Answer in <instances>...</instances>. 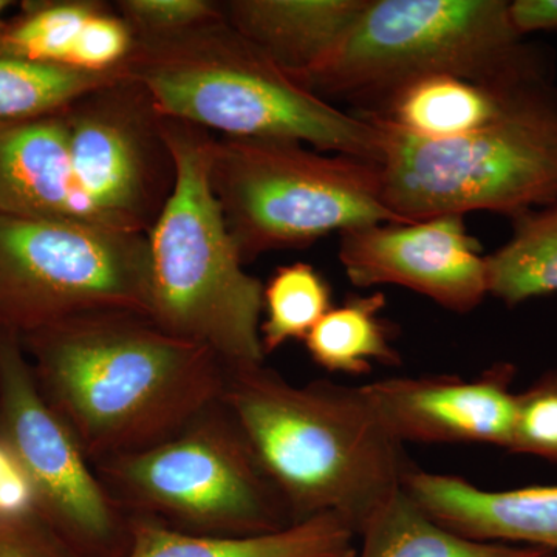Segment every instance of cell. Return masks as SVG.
Returning <instances> with one entry per match:
<instances>
[{
	"label": "cell",
	"instance_id": "23",
	"mask_svg": "<svg viewBox=\"0 0 557 557\" xmlns=\"http://www.w3.org/2000/svg\"><path fill=\"white\" fill-rule=\"evenodd\" d=\"M332 307L327 278L313 265L295 262L278 267L263 285L260 339L265 357L289 341H306Z\"/></svg>",
	"mask_w": 557,
	"mask_h": 557
},
{
	"label": "cell",
	"instance_id": "28",
	"mask_svg": "<svg viewBox=\"0 0 557 557\" xmlns=\"http://www.w3.org/2000/svg\"><path fill=\"white\" fill-rule=\"evenodd\" d=\"M0 557H81L40 516L0 519Z\"/></svg>",
	"mask_w": 557,
	"mask_h": 557
},
{
	"label": "cell",
	"instance_id": "29",
	"mask_svg": "<svg viewBox=\"0 0 557 557\" xmlns=\"http://www.w3.org/2000/svg\"><path fill=\"white\" fill-rule=\"evenodd\" d=\"M38 509V494L30 478L0 440V519L30 518Z\"/></svg>",
	"mask_w": 557,
	"mask_h": 557
},
{
	"label": "cell",
	"instance_id": "15",
	"mask_svg": "<svg viewBox=\"0 0 557 557\" xmlns=\"http://www.w3.org/2000/svg\"><path fill=\"white\" fill-rule=\"evenodd\" d=\"M0 215L97 225L73 175L65 110L0 127Z\"/></svg>",
	"mask_w": 557,
	"mask_h": 557
},
{
	"label": "cell",
	"instance_id": "26",
	"mask_svg": "<svg viewBox=\"0 0 557 557\" xmlns=\"http://www.w3.org/2000/svg\"><path fill=\"white\" fill-rule=\"evenodd\" d=\"M116 13L135 36H170L223 16L222 3L211 0H120Z\"/></svg>",
	"mask_w": 557,
	"mask_h": 557
},
{
	"label": "cell",
	"instance_id": "25",
	"mask_svg": "<svg viewBox=\"0 0 557 557\" xmlns=\"http://www.w3.org/2000/svg\"><path fill=\"white\" fill-rule=\"evenodd\" d=\"M511 454L542 458L557 467V368L518 392Z\"/></svg>",
	"mask_w": 557,
	"mask_h": 557
},
{
	"label": "cell",
	"instance_id": "19",
	"mask_svg": "<svg viewBox=\"0 0 557 557\" xmlns=\"http://www.w3.org/2000/svg\"><path fill=\"white\" fill-rule=\"evenodd\" d=\"M357 557H555L549 549L475 541L454 533L423 511L405 487L361 528Z\"/></svg>",
	"mask_w": 557,
	"mask_h": 557
},
{
	"label": "cell",
	"instance_id": "11",
	"mask_svg": "<svg viewBox=\"0 0 557 557\" xmlns=\"http://www.w3.org/2000/svg\"><path fill=\"white\" fill-rule=\"evenodd\" d=\"M73 175L91 219L104 228L148 234L175 183L161 115L129 78L65 110Z\"/></svg>",
	"mask_w": 557,
	"mask_h": 557
},
{
	"label": "cell",
	"instance_id": "10",
	"mask_svg": "<svg viewBox=\"0 0 557 557\" xmlns=\"http://www.w3.org/2000/svg\"><path fill=\"white\" fill-rule=\"evenodd\" d=\"M0 440L27 472L39 516L81 557H123L131 518L38 386L20 336L0 330Z\"/></svg>",
	"mask_w": 557,
	"mask_h": 557
},
{
	"label": "cell",
	"instance_id": "17",
	"mask_svg": "<svg viewBox=\"0 0 557 557\" xmlns=\"http://www.w3.org/2000/svg\"><path fill=\"white\" fill-rule=\"evenodd\" d=\"M355 531L338 516L322 515L276 533L200 536L150 519L131 518V544L123 557H322L354 547Z\"/></svg>",
	"mask_w": 557,
	"mask_h": 557
},
{
	"label": "cell",
	"instance_id": "27",
	"mask_svg": "<svg viewBox=\"0 0 557 557\" xmlns=\"http://www.w3.org/2000/svg\"><path fill=\"white\" fill-rule=\"evenodd\" d=\"M135 46V35L109 7L97 11L84 25L69 65L89 72H109L124 64Z\"/></svg>",
	"mask_w": 557,
	"mask_h": 557
},
{
	"label": "cell",
	"instance_id": "7",
	"mask_svg": "<svg viewBox=\"0 0 557 557\" xmlns=\"http://www.w3.org/2000/svg\"><path fill=\"white\" fill-rule=\"evenodd\" d=\"M289 139L212 141L209 182L242 259L300 248L339 231L399 222L380 164Z\"/></svg>",
	"mask_w": 557,
	"mask_h": 557
},
{
	"label": "cell",
	"instance_id": "20",
	"mask_svg": "<svg viewBox=\"0 0 557 557\" xmlns=\"http://www.w3.org/2000/svg\"><path fill=\"white\" fill-rule=\"evenodd\" d=\"M386 304V296L376 292L333 306L304 341L310 358L319 368L344 375H366L376 364H399L391 325L383 318Z\"/></svg>",
	"mask_w": 557,
	"mask_h": 557
},
{
	"label": "cell",
	"instance_id": "22",
	"mask_svg": "<svg viewBox=\"0 0 557 557\" xmlns=\"http://www.w3.org/2000/svg\"><path fill=\"white\" fill-rule=\"evenodd\" d=\"M487 292L505 306L557 293V200L512 220V234L486 255Z\"/></svg>",
	"mask_w": 557,
	"mask_h": 557
},
{
	"label": "cell",
	"instance_id": "2",
	"mask_svg": "<svg viewBox=\"0 0 557 557\" xmlns=\"http://www.w3.org/2000/svg\"><path fill=\"white\" fill-rule=\"evenodd\" d=\"M293 522L338 516L359 534L416 465L361 386H295L265 364L230 369L222 398Z\"/></svg>",
	"mask_w": 557,
	"mask_h": 557
},
{
	"label": "cell",
	"instance_id": "16",
	"mask_svg": "<svg viewBox=\"0 0 557 557\" xmlns=\"http://www.w3.org/2000/svg\"><path fill=\"white\" fill-rule=\"evenodd\" d=\"M366 0H230L234 30L295 79L322 64L350 30Z\"/></svg>",
	"mask_w": 557,
	"mask_h": 557
},
{
	"label": "cell",
	"instance_id": "30",
	"mask_svg": "<svg viewBox=\"0 0 557 557\" xmlns=\"http://www.w3.org/2000/svg\"><path fill=\"white\" fill-rule=\"evenodd\" d=\"M509 17L520 36L557 30V0H515L509 2Z\"/></svg>",
	"mask_w": 557,
	"mask_h": 557
},
{
	"label": "cell",
	"instance_id": "24",
	"mask_svg": "<svg viewBox=\"0 0 557 557\" xmlns=\"http://www.w3.org/2000/svg\"><path fill=\"white\" fill-rule=\"evenodd\" d=\"M104 7L97 0L22 3L21 16L7 24L0 51L25 60L69 65L84 25Z\"/></svg>",
	"mask_w": 557,
	"mask_h": 557
},
{
	"label": "cell",
	"instance_id": "5",
	"mask_svg": "<svg viewBox=\"0 0 557 557\" xmlns=\"http://www.w3.org/2000/svg\"><path fill=\"white\" fill-rule=\"evenodd\" d=\"M364 116L380 129L384 203L403 222L472 211L512 222L557 200L553 73L509 91L493 121L463 137L417 138Z\"/></svg>",
	"mask_w": 557,
	"mask_h": 557
},
{
	"label": "cell",
	"instance_id": "18",
	"mask_svg": "<svg viewBox=\"0 0 557 557\" xmlns=\"http://www.w3.org/2000/svg\"><path fill=\"white\" fill-rule=\"evenodd\" d=\"M552 73L504 87L483 86L458 76H428L406 84L364 115L376 116L417 138L463 137L493 121L509 91Z\"/></svg>",
	"mask_w": 557,
	"mask_h": 557
},
{
	"label": "cell",
	"instance_id": "13",
	"mask_svg": "<svg viewBox=\"0 0 557 557\" xmlns=\"http://www.w3.org/2000/svg\"><path fill=\"white\" fill-rule=\"evenodd\" d=\"M515 379V366L500 362L478 379L395 376L364 384L361 391L403 445H491L508 450L518 413Z\"/></svg>",
	"mask_w": 557,
	"mask_h": 557
},
{
	"label": "cell",
	"instance_id": "1",
	"mask_svg": "<svg viewBox=\"0 0 557 557\" xmlns=\"http://www.w3.org/2000/svg\"><path fill=\"white\" fill-rule=\"evenodd\" d=\"M35 379L90 463L159 445L222 398L230 369L146 314L101 311L22 336Z\"/></svg>",
	"mask_w": 557,
	"mask_h": 557
},
{
	"label": "cell",
	"instance_id": "32",
	"mask_svg": "<svg viewBox=\"0 0 557 557\" xmlns=\"http://www.w3.org/2000/svg\"><path fill=\"white\" fill-rule=\"evenodd\" d=\"M358 552L357 548L350 547L347 549H343V552L333 553V555L322 556V557H357Z\"/></svg>",
	"mask_w": 557,
	"mask_h": 557
},
{
	"label": "cell",
	"instance_id": "12",
	"mask_svg": "<svg viewBox=\"0 0 557 557\" xmlns=\"http://www.w3.org/2000/svg\"><path fill=\"white\" fill-rule=\"evenodd\" d=\"M339 260L355 287L397 285L454 313H469L490 296L486 255L461 215L347 231Z\"/></svg>",
	"mask_w": 557,
	"mask_h": 557
},
{
	"label": "cell",
	"instance_id": "3",
	"mask_svg": "<svg viewBox=\"0 0 557 557\" xmlns=\"http://www.w3.org/2000/svg\"><path fill=\"white\" fill-rule=\"evenodd\" d=\"M124 73L163 119L226 138L289 139L317 150L380 161L381 135L307 89L225 20L170 36H135Z\"/></svg>",
	"mask_w": 557,
	"mask_h": 557
},
{
	"label": "cell",
	"instance_id": "14",
	"mask_svg": "<svg viewBox=\"0 0 557 557\" xmlns=\"http://www.w3.org/2000/svg\"><path fill=\"white\" fill-rule=\"evenodd\" d=\"M405 491L432 519L461 536L557 555V486L483 490L458 475L416 468Z\"/></svg>",
	"mask_w": 557,
	"mask_h": 557
},
{
	"label": "cell",
	"instance_id": "8",
	"mask_svg": "<svg viewBox=\"0 0 557 557\" xmlns=\"http://www.w3.org/2000/svg\"><path fill=\"white\" fill-rule=\"evenodd\" d=\"M129 518L200 536L244 537L295 525L284 498L222 401L139 453L95 465Z\"/></svg>",
	"mask_w": 557,
	"mask_h": 557
},
{
	"label": "cell",
	"instance_id": "4",
	"mask_svg": "<svg viewBox=\"0 0 557 557\" xmlns=\"http://www.w3.org/2000/svg\"><path fill=\"white\" fill-rule=\"evenodd\" d=\"M175 164L170 199L148 231L149 318L164 332L209 348L228 369L265 364L263 284L244 269L214 190L208 131L163 119Z\"/></svg>",
	"mask_w": 557,
	"mask_h": 557
},
{
	"label": "cell",
	"instance_id": "31",
	"mask_svg": "<svg viewBox=\"0 0 557 557\" xmlns=\"http://www.w3.org/2000/svg\"><path fill=\"white\" fill-rule=\"evenodd\" d=\"M11 2L9 0H0V39H2L3 32H5L9 21L3 20V14L9 10Z\"/></svg>",
	"mask_w": 557,
	"mask_h": 557
},
{
	"label": "cell",
	"instance_id": "9",
	"mask_svg": "<svg viewBox=\"0 0 557 557\" xmlns=\"http://www.w3.org/2000/svg\"><path fill=\"white\" fill-rule=\"evenodd\" d=\"M101 311L149 317L146 234L0 215V330L22 338Z\"/></svg>",
	"mask_w": 557,
	"mask_h": 557
},
{
	"label": "cell",
	"instance_id": "6",
	"mask_svg": "<svg viewBox=\"0 0 557 557\" xmlns=\"http://www.w3.org/2000/svg\"><path fill=\"white\" fill-rule=\"evenodd\" d=\"M548 72V54L516 32L505 0H366L327 60L299 83L366 113L428 76L504 87Z\"/></svg>",
	"mask_w": 557,
	"mask_h": 557
},
{
	"label": "cell",
	"instance_id": "21",
	"mask_svg": "<svg viewBox=\"0 0 557 557\" xmlns=\"http://www.w3.org/2000/svg\"><path fill=\"white\" fill-rule=\"evenodd\" d=\"M127 78L123 65L89 72L0 51V127L58 115L91 91Z\"/></svg>",
	"mask_w": 557,
	"mask_h": 557
},
{
	"label": "cell",
	"instance_id": "33",
	"mask_svg": "<svg viewBox=\"0 0 557 557\" xmlns=\"http://www.w3.org/2000/svg\"><path fill=\"white\" fill-rule=\"evenodd\" d=\"M555 557H557V556H555Z\"/></svg>",
	"mask_w": 557,
	"mask_h": 557
}]
</instances>
